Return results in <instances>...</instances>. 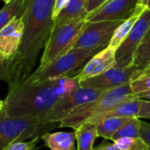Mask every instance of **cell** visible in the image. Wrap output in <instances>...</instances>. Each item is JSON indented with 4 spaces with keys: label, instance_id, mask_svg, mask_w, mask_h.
Returning a JSON list of instances; mask_svg holds the SVG:
<instances>
[{
    "label": "cell",
    "instance_id": "6",
    "mask_svg": "<svg viewBox=\"0 0 150 150\" xmlns=\"http://www.w3.org/2000/svg\"><path fill=\"white\" fill-rule=\"evenodd\" d=\"M86 22V19H84L74 23L54 25L44 46V51L38 69L47 66L70 50Z\"/></svg>",
    "mask_w": 150,
    "mask_h": 150
},
{
    "label": "cell",
    "instance_id": "11",
    "mask_svg": "<svg viewBox=\"0 0 150 150\" xmlns=\"http://www.w3.org/2000/svg\"><path fill=\"white\" fill-rule=\"evenodd\" d=\"M138 6V0H107L90 12L86 21H124L136 11Z\"/></svg>",
    "mask_w": 150,
    "mask_h": 150
},
{
    "label": "cell",
    "instance_id": "3",
    "mask_svg": "<svg viewBox=\"0 0 150 150\" xmlns=\"http://www.w3.org/2000/svg\"><path fill=\"white\" fill-rule=\"evenodd\" d=\"M132 94L130 83L105 91L96 99L75 108L66 118L60 121L59 127H70L75 130L92 118L111 110Z\"/></svg>",
    "mask_w": 150,
    "mask_h": 150
},
{
    "label": "cell",
    "instance_id": "17",
    "mask_svg": "<svg viewBox=\"0 0 150 150\" xmlns=\"http://www.w3.org/2000/svg\"><path fill=\"white\" fill-rule=\"evenodd\" d=\"M146 8H147V6L139 4L136 11L129 18L124 20L118 26V28L115 30V32H114V33H113V35H112V37L111 39V41H110L108 46H110L111 47H112L115 50H117V48L120 46V44L127 38V36L130 33L131 29L133 28L134 25L138 20V18H140V16L142 15V13L144 11V10Z\"/></svg>",
    "mask_w": 150,
    "mask_h": 150
},
{
    "label": "cell",
    "instance_id": "14",
    "mask_svg": "<svg viewBox=\"0 0 150 150\" xmlns=\"http://www.w3.org/2000/svg\"><path fill=\"white\" fill-rule=\"evenodd\" d=\"M132 95L128 98L116 105L111 110L97 117H94L86 122L97 124L98 121H100L103 119L112 118V117L114 118H138V114H139L141 105H142V99L134 98Z\"/></svg>",
    "mask_w": 150,
    "mask_h": 150
},
{
    "label": "cell",
    "instance_id": "35",
    "mask_svg": "<svg viewBox=\"0 0 150 150\" xmlns=\"http://www.w3.org/2000/svg\"><path fill=\"white\" fill-rule=\"evenodd\" d=\"M3 1H4V4H10L11 2H12L13 0H3Z\"/></svg>",
    "mask_w": 150,
    "mask_h": 150
},
{
    "label": "cell",
    "instance_id": "20",
    "mask_svg": "<svg viewBox=\"0 0 150 150\" xmlns=\"http://www.w3.org/2000/svg\"><path fill=\"white\" fill-rule=\"evenodd\" d=\"M131 118H105L98 121L96 125L98 136L105 140H111L113 134L124 126Z\"/></svg>",
    "mask_w": 150,
    "mask_h": 150
},
{
    "label": "cell",
    "instance_id": "18",
    "mask_svg": "<svg viewBox=\"0 0 150 150\" xmlns=\"http://www.w3.org/2000/svg\"><path fill=\"white\" fill-rule=\"evenodd\" d=\"M77 150H93V144L98 136L96 125L85 122L75 129Z\"/></svg>",
    "mask_w": 150,
    "mask_h": 150
},
{
    "label": "cell",
    "instance_id": "7",
    "mask_svg": "<svg viewBox=\"0 0 150 150\" xmlns=\"http://www.w3.org/2000/svg\"><path fill=\"white\" fill-rule=\"evenodd\" d=\"M150 28V9L146 8L134 25L130 33L117 48L116 67L127 68L133 65L134 56Z\"/></svg>",
    "mask_w": 150,
    "mask_h": 150
},
{
    "label": "cell",
    "instance_id": "27",
    "mask_svg": "<svg viewBox=\"0 0 150 150\" xmlns=\"http://www.w3.org/2000/svg\"><path fill=\"white\" fill-rule=\"evenodd\" d=\"M140 137L147 144L149 150H150V123L141 121Z\"/></svg>",
    "mask_w": 150,
    "mask_h": 150
},
{
    "label": "cell",
    "instance_id": "31",
    "mask_svg": "<svg viewBox=\"0 0 150 150\" xmlns=\"http://www.w3.org/2000/svg\"><path fill=\"white\" fill-rule=\"evenodd\" d=\"M93 150H122L120 149H119L114 143L113 144H111V143H108L106 142H104L102 144H100L99 146L96 147V148H93Z\"/></svg>",
    "mask_w": 150,
    "mask_h": 150
},
{
    "label": "cell",
    "instance_id": "2",
    "mask_svg": "<svg viewBox=\"0 0 150 150\" xmlns=\"http://www.w3.org/2000/svg\"><path fill=\"white\" fill-rule=\"evenodd\" d=\"M54 0H25L21 14L24 33L14 57L20 83L33 73L38 55L50 35L54 26Z\"/></svg>",
    "mask_w": 150,
    "mask_h": 150
},
{
    "label": "cell",
    "instance_id": "33",
    "mask_svg": "<svg viewBox=\"0 0 150 150\" xmlns=\"http://www.w3.org/2000/svg\"><path fill=\"white\" fill-rule=\"evenodd\" d=\"M4 108V100L0 99V112H3Z\"/></svg>",
    "mask_w": 150,
    "mask_h": 150
},
{
    "label": "cell",
    "instance_id": "34",
    "mask_svg": "<svg viewBox=\"0 0 150 150\" xmlns=\"http://www.w3.org/2000/svg\"><path fill=\"white\" fill-rule=\"evenodd\" d=\"M138 4H142V5H145V6H147L148 0H138Z\"/></svg>",
    "mask_w": 150,
    "mask_h": 150
},
{
    "label": "cell",
    "instance_id": "12",
    "mask_svg": "<svg viewBox=\"0 0 150 150\" xmlns=\"http://www.w3.org/2000/svg\"><path fill=\"white\" fill-rule=\"evenodd\" d=\"M24 33V23L20 17L14 18L0 30V53L8 58L18 54Z\"/></svg>",
    "mask_w": 150,
    "mask_h": 150
},
{
    "label": "cell",
    "instance_id": "30",
    "mask_svg": "<svg viewBox=\"0 0 150 150\" xmlns=\"http://www.w3.org/2000/svg\"><path fill=\"white\" fill-rule=\"evenodd\" d=\"M105 1H107V0H87L86 10H87L88 14L90 12H91L92 11H94L95 9H97L98 7H99Z\"/></svg>",
    "mask_w": 150,
    "mask_h": 150
},
{
    "label": "cell",
    "instance_id": "24",
    "mask_svg": "<svg viewBox=\"0 0 150 150\" xmlns=\"http://www.w3.org/2000/svg\"><path fill=\"white\" fill-rule=\"evenodd\" d=\"M133 94L150 90V69L146 68L137 77L130 82Z\"/></svg>",
    "mask_w": 150,
    "mask_h": 150
},
{
    "label": "cell",
    "instance_id": "9",
    "mask_svg": "<svg viewBox=\"0 0 150 150\" xmlns=\"http://www.w3.org/2000/svg\"><path fill=\"white\" fill-rule=\"evenodd\" d=\"M122 22V20L98 22L87 21L81 33L73 44L72 48L91 49L107 47L115 30Z\"/></svg>",
    "mask_w": 150,
    "mask_h": 150
},
{
    "label": "cell",
    "instance_id": "8",
    "mask_svg": "<svg viewBox=\"0 0 150 150\" xmlns=\"http://www.w3.org/2000/svg\"><path fill=\"white\" fill-rule=\"evenodd\" d=\"M145 69L135 65H131L127 68L114 67L98 76L79 81V85L84 88L105 91L130 83V82L137 77Z\"/></svg>",
    "mask_w": 150,
    "mask_h": 150
},
{
    "label": "cell",
    "instance_id": "29",
    "mask_svg": "<svg viewBox=\"0 0 150 150\" xmlns=\"http://www.w3.org/2000/svg\"><path fill=\"white\" fill-rule=\"evenodd\" d=\"M70 0H54V9H53V19L58 16V14L67 6Z\"/></svg>",
    "mask_w": 150,
    "mask_h": 150
},
{
    "label": "cell",
    "instance_id": "28",
    "mask_svg": "<svg viewBox=\"0 0 150 150\" xmlns=\"http://www.w3.org/2000/svg\"><path fill=\"white\" fill-rule=\"evenodd\" d=\"M138 118L150 119V101L142 99V105L138 114Z\"/></svg>",
    "mask_w": 150,
    "mask_h": 150
},
{
    "label": "cell",
    "instance_id": "19",
    "mask_svg": "<svg viewBox=\"0 0 150 150\" xmlns=\"http://www.w3.org/2000/svg\"><path fill=\"white\" fill-rule=\"evenodd\" d=\"M0 81L8 83L9 89L20 83L19 74L14 58H8L0 53Z\"/></svg>",
    "mask_w": 150,
    "mask_h": 150
},
{
    "label": "cell",
    "instance_id": "15",
    "mask_svg": "<svg viewBox=\"0 0 150 150\" xmlns=\"http://www.w3.org/2000/svg\"><path fill=\"white\" fill-rule=\"evenodd\" d=\"M87 0H70L54 20V25L78 22L86 19Z\"/></svg>",
    "mask_w": 150,
    "mask_h": 150
},
{
    "label": "cell",
    "instance_id": "23",
    "mask_svg": "<svg viewBox=\"0 0 150 150\" xmlns=\"http://www.w3.org/2000/svg\"><path fill=\"white\" fill-rule=\"evenodd\" d=\"M141 120L139 118H131L124 126H122L112 136V141L114 142L120 138H139L140 137Z\"/></svg>",
    "mask_w": 150,
    "mask_h": 150
},
{
    "label": "cell",
    "instance_id": "25",
    "mask_svg": "<svg viewBox=\"0 0 150 150\" xmlns=\"http://www.w3.org/2000/svg\"><path fill=\"white\" fill-rule=\"evenodd\" d=\"M113 143L122 150H149L144 141L139 138H120L113 142Z\"/></svg>",
    "mask_w": 150,
    "mask_h": 150
},
{
    "label": "cell",
    "instance_id": "26",
    "mask_svg": "<svg viewBox=\"0 0 150 150\" xmlns=\"http://www.w3.org/2000/svg\"><path fill=\"white\" fill-rule=\"evenodd\" d=\"M40 137H35L30 141L16 142L10 144L4 150H36V145Z\"/></svg>",
    "mask_w": 150,
    "mask_h": 150
},
{
    "label": "cell",
    "instance_id": "1",
    "mask_svg": "<svg viewBox=\"0 0 150 150\" xmlns=\"http://www.w3.org/2000/svg\"><path fill=\"white\" fill-rule=\"evenodd\" d=\"M79 86L76 76L35 83L22 82L9 89L3 111L10 117L41 120L60 99Z\"/></svg>",
    "mask_w": 150,
    "mask_h": 150
},
{
    "label": "cell",
    "instance_id": "13",
    "mask_svg": "<svg viewBox=\"0 0 150 150\" xmlns=\"http://www.w3.org/2000/svg\"><path fill=\"white\" fill-rule=\"evenodd\" d=\"M116 50L110 46L99 51L93 57H91L81 71L76 75L79 81L98 76L112 68L116 67Z\"/></svg>",
    "mask_w": 150,
    "mask_h": 150
},
{
    "label": "cell",
    "instance_id": "5",
    "mask_svg": "<svg viewBox=\"0 0 150 150\" xmlns=\"http://www.w3.org/2000/svg\"><path fill=\"white\" fill-rule=\"evenodd\" d=\"M105 47L91 49L72 48L47 66L37 69L24 82L35 83L76 76L91 57Z\"/></svg>",
    "mask_w": 150,
    "mask_h": 150
},
{
    "label": "cell",
    "instance_id": "32",
    "mask_svg": "<svg viewBox=\"0 0 150 150\" xmlns=\"http://www.w3.org/2000/svg\"><path fill=\"white\" fill-rule=\"evenodd\" d=\"M132 97H133L134 98H140V99H145V100H149V101H150V90L146 91L140 92V93L133 94Z\"/></svg>",
    "mask_w": 150,
    "mask_h": 150
},
{
    "label": "cell",
    "instance_id": "10",
    "mask_svg": "<svg viewBox=\"0 0 150 150\" xmlns=\"http://www.w3.org/2000/svg\"><path fill=\"white\" fill-rule=\"evenodd\" d=\"M102 92L104 91L79 86L74 91L60 99L41 120L44 122L60 123V121L66 118L75 108L96 99Z\"/></svg>",
    "mask_w": 150,
    "mask_h": 150
},
{
    "label": "cell",
    "instance_id": "21",
    "mask_svg": "<svg viewBox=\"0 0 150 150\" xmlns=\"http://www.w3.org/2000/svg\"><path fill=\"white\" fill-rule=\"evenodd\" d=\"M25 6V0H13L0 10V30L11 19L20 17Z\"/></svg>",
    "mask_w": 150,
    "mask_h": 150
},
{
    "label": "cell",
    "instance_id": "16",
    "mask_svg": "<svg viewBox=\"0 0 150 150\" xmlns=\"http://www.w3.org/2000/svg\"><path fill=\"white\" fill-rule=\"evenodd\" d=\"M40 139L50 150H75L76 141L75 132L46 133Z\"/></svg>",
    "mask_w": 150,
    "mask_h": 150
},
{
    "label": "cell",
    "instance_id": "4",
    "mask_svg": "<svg viewBox=\"0 0 150 150\" xmlns=\"http://www.w3.org/2000/svg\"><path fill=\"white\" fill-rule=\"evenodd\" d=\"M60 123L44 122L33 117H10L0 112V150L16 142L41 137L50 130L59 127Z\"/></svg>",
    "mask_w": 150,
    "mask_h": 150
},
{
    "label": "cell",
    "instance_id": "37",
    "mask_svg": "<svg viewBox=\"0 0 150 150\" xmlns=\"http://www.w3.org/2000/svg\"><path fill=\"white\" fill-rule=\"evenodd\" d=\"M147 68H149V69H150V64H149V66H148V67H147Z\"/></svg>",
    "mask_w": 150,
    "mask_h": 150
},
{
    "label": "cell",
    "instance_id": "22",
    "mask_svg": "<svg viewBox=\"0 0 150 150\" xmlns=\"http://www.w3.org/2000/svg\"><path fill=\"white\" fill-rule=\"evenodd\" d=\"M150 64V28L134 56L133 65L147 68Z\"/></svg>",
    "mask_w": 150,
    "mask_h": 150
},
{
    "label": "cell",
    "instance_id": "36",
    "mask_svg": "<svg viewBox=\"0 0 150 150\" xmlns=\"http://www.w3.org/2000/svg\"><path fill=\"white\" fill-rule=\"evenodd\" d=\"M147 8L150 9V0H148V4H147Z\"/></svg>",
    "mask_w": 150,
    "mask_h": 150
}]
</instances>
